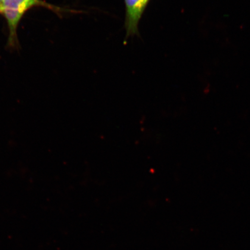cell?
Returning <instances> with one entry per match:
<instances>
[{
  "label": "cell",
  "instance_id": "cell-1",
  "mask_svg": "<svg viewBox=\"0 0 250 250\" xmlns=\"http://www.w3.org/2000/svg\"><path fill=\"white\" fill-rule=\"evenodd\" d=\"M40 3L39 0H2V12L8 24L11 42L15 41L18 23L25 12Z\"/></svg>",
  "mask_w": 250,
  "mask_h": 250
},
{
  "label": "cell",
  "instance_id": "cell-3",
  "mask_svg": "<svg viewBox=\"0 0 250 250\" xmlns=\"http://www.w3.org/2000/svg\"><path fill=\"white\" fill-rule=\"evenodd\" d=\"M0 12H2V7L1 2H0Z\"/></svg>",
  "mask_w": 250,
  "mask_h": 250
},
{
  "label": "cell",
  "instance_id": "cell-4",
  "mask_svg": "<svg viewBox=\"0 0 250 250\" xmlns=\"http://www.w3.org/2000/svg\"><path fill=\"white\" fill-rule=\"evenodd\" d=\"M0 1L2 2V0H0Z\"/></svg>",
  "mask_w": 250,
  "mask_h": 250
},
{
  "label": "cell",
  "instance_id": "cell-2",
  "mask_svg": "<svg viewBox=\"0 0 250 250\" xmlns=\"http://www.w3.org/2000/svg\"><path fill=\"white\" fill-rule=\"evenodd\" d=\"M150 0H125V30L126 36H133L139 33V25Z\"/></svg>",
  "mask_w": 250,
  "mask_h": 250
}]
</instances>
